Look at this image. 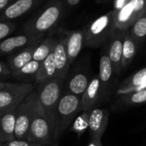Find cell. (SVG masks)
<instances>
[{"mask_svg": "<svg viewBox=\"0 0 146 146\" xmlns=\"http://www.w3.org/2000/svg\"><path fill=\"white\" fill-rule=\"evenodd\" d=\"M116 31L113 11H111L108 13L97 17L85 28L84 30L85 46L98 47L107 40L112 38Z\"/></svg>", "mask_w": 146, "mask_h": 146, "instance_id": "4", "label": "cell"}, {"mask_svg": "<svg viewBox=\"0 0 146 146\" xmlns=\"http://www.w3.org/2000/svg\"><path fill=\"white\" fill-rule=\"evenodd\" d=\"M146 90V66L125 79L118 89V96H125L131 93Z\"/></svg>", "mask_w": 146, "mask_h": 146, "instance_id": "15", "label": "cell"}, {"mask_svg": "<svg viewBox=\"0 0 146 146\" xmlns=\"http://www.w3.org/2000/svg\"><path fill=\"white\" fill-rule=\"evenodd\" d=\"M16 0H0V13H2L9 5H11Z\"/></svg>", "mask_w": 146, "mask_h": 146, "instance_id": "31", "label": "cell"}, {"mask_svg": "<svg viewBox=\"0 0 146 146\" xmlns=\"http://www.w3.org/2000/svg\"><path fill=\"white\" fill-rule=\"evenodd\" d=\"M5 112H4V111H1V110H0V117H1L4 113H5Z\"/></svg>", "mask_w": 146, "mask_h": 146, "instance_id": "38", "label": "cell"}, {"mask_svg": "<svg viewBox=\"0 0 146 146\" xmlns=\"http://www.w3.org/2000/svg\"><path fill=\"white\" fill-rule=\"evenodd\" d=\"M35 90L32 84L13 83L0 91V110L8 112L17 108Z\"/></svg>", "mask_w": 146, "mask_h": 146, "instance_id": "8", "label": "cell"}, {"mask_svg": "<svg viewBox=\"0 0 146 146\" xmlns=\"http://www.w3.org/2000/svg\"><path fill=\"white\" fill-rule=\"evenodd\" d=\"M16 29V24L11 22L0 23V41L7 38Z\"/></svg>", "mask_w": 146, "mask_h": 146, "instance_id": "28", "label": "cell"}, {"mask_svg": "<svg viewBox=\"0 0 146 146\" xmlns=\"http://www.w3.org/2000/svg\"><path fill=\"white\" fill-rule=\"evenodd\" d=\"M108 111L102 108H94L90 115V139H102L108 123Z\"/></svg>", "mask_w": 146, "mask_h": 146, "instance_id": "14", "label": "cell"}, {"mask_svg": "<svg viewBox=\"0 0 146 146\" xmlns=\"http://www.w3.org/2000/svg\"><path fill=\"white\" fill-rule=\"evenodd\" d=\"M90 112H82V113L75 119L71 125V131H74L78 137H80L87 129H89L90 124Z\"/></svg>", "mask_w": 146, "mask_h": 146, "instance_id": "25", "label": "cell"}, {"mask_svg": "<svg viewBox=\"0 0 146 146\" xmlns=\"http://www.w3.org/2000/svg\"><path fill=\"white\" fill-rule=\"evenodd\" d=\"M114 75L113 68L109 58L108 50L102 52L100 58L99 64V78L102 87V97L104 98V96L108 92V90L111 88L112 80Z\"/></svg>", "mask_w": 146, "mask_h": 146, "instance_id": "16", "label": "cell"}, {"mask_svg": "<svg viewBox=\"0 0 146 146\" xmlns=\"http://www.w3.org/2000/svg\"><path fill=\"white\" fill-rule=\"evenodd\" d=\"M66 52L70 64L74 61L79 55L84 43V32L83 30L67 31L65 33Z\"/></svg>", "mask_w": 146, "mask_h": 146, "instance_id": "17", "label": "cell"}, {"mask_svg": "<svg viewBox=\"0 0 146 146\" xmlns=\"http://www.w3.org/2000/svg\"><path fill=\"white\" fill-rule=\"evenodd\" d=\"M64 80L56 77L52 80L38 85L39 88L36 90L42 109L54 126L57 107L64 94Z\"/></svg>", "mask_w": 146, "mask_h": 146, "instance_id": "5", "label": "cell"}, {"mask_svg": "<svg viewBox=\"0 0 146 146\" xmlns=\"http://www.w3.org/2000/svg\"><path fill=\"white\" fill-rule=\"evenodd\" d=\"M64 11L63 0H50L40 12L25 23L23 34L45 35L55 28L62 19Z\"/></svg>", "mask_w": 146, "mask_h": 146, "instance_id": "1", "label": "cell"}, {"mask_svg": "<svg viewBox=\"0 0 146 146\" xmlns=\"http://www.w3.org/2000/svg\"><path fill=\"white\" fill-rule=\"evenodd\" d=\"M81 112V97L66 91L58 104L55 117V140L75 120Z\"/></svg>", "mask_w": 146, "mask_h": 146, "instance_id": "3", "label": "cell"}, {"mask_svg": "<svg viewBox=\"0 0 146 146\" xmlns=\"http://www.w3.org/2000/svg\"><path fill=\"white\" fill-rule=\"evenodd\" d=\"M45 35L23 34L7 37L0 41V57L11 55L23 48L37 46L44 40Z\"/></svg>", "mask_w": 146, "mask_h": 146, "instance_id": "9", "label": "cell"}, {"mask_svg": "<svg viewBox=\"0 0 146 146\" xmlns=\"http://www.w3.org/2000/svg\"><path fill=\"white\" fill-rule=\"evenodd\" d=\"M33 146H48V145H44V144H40V143H33ZM50 146H57V143H54L53 144H52Z\"/></svg>", "mask_w": 146, "mask_h": 146, "instance_id": "36", "label": "cell"}, {"mask_svg": "<svg viewBox=\"0 0 146 146\" xmlns=\"http://www.w3.org/2000/svg\"><path fill=\"white\" fill-rule=\"evenodd\" d=\"M121 102L125 105H137L146 102V90L123 96Z\"/></svg>", "mask_w": 146, "mask_h": 146, "instance_id": "27", "label": "cell"}, {"mask_svg": "<svg viewBox=\"0 0 146 146\" xmlns=\"http://www.w3.org/2000/svg\"><path fill=\"white\" fill-rule=\"evenodd\" d=\"M125 32L116 31L111 38L110 45L108 48V53L111 60L114 75L119 76L122 68V53Z\"/></svg>", "mask_w": 146, "mask_h": 146, "instance_id": "12", "label": "cell"}, {"mask_svg": "<svg viewBox=\"0 0 146 146\" xmlns=\"http://www.w3.org/2000/svg\"><path fill=\"white\" fill-rule=\"evenodd\" d=\"M13 83L12 82H5V81H0V91L5 90V88L11 86Z\"/></svg>", "mask_w": 146, "mask_h": 146, "instance_id": "35", "label": "cell"}, {"mask_svg": "<svg viewBox=\"0 0 146 146\" xmlns=\"http://www.w3.org/2000/svg\"><path fill=\"white\" fill-rule=\"evenodd\" d=\"M102 98V87L98 75L94 76L81 97V112L92 111Z\"/></svg>", "mask_w": 146, "mask_h": 146, "instance_id": "13", "label": "cell"}, {"mask_svg": "<svg viewBox=\"0 0 146 146\" xmlns=\"http://www.w3.org/2000/svg\"><path fill=\"white\" fill-rule=\"evenodd\" d=\"M40 62L33 59L26 65H24L12 78L23 82V84H30L29 83V81L31 80L35 81L37 72L40 69Z\"/></svg>", "mask_w": 146, "mask_h": 146, "instance_id": "24", "label": "cell"}, {"mask_svg": "<svg viewBox=\"0 0 146 146\" xmlns=\"http://www.w3.org/2000/svg\"><path fill=\"white\" fill-rule=\"evenodd\" d=\"M4 145V143H2L1 141H0V146H3Z\"/></svg>", "mask_w": 146, "mask_h": 146, "instance_id": "39", "label": "cell"}, {"mask_svg": "<svg viewBox=\"0 0 146 146\" xmlns=\"http://www.w3.org/2000/svg\"><path fill=\"white\" fill-rule=\"evenodd\" d=\"M39 96L36 90L29 94L27 98L16 109L15 137L16 139L27 140L34 110Z\"/></svg>", "mask_w": 146, "mask_h": 146, "instance_id": "7", "label": "cell"}, {"mask_svg": "<svg viewBox=\"0 0 146 146\" xmlns=\"http://www.w3.org/2000/svg\"><path fill=\"white\" fill-rule=\"evenodd\" d=\"M137 43L133 39L130 32H125V38L123 42V53H122V68L127 67L133 60L137 52Z\"/></svg>", "mask_w": 146, "mask_h": 146, "instance_id": "22", "label": "cell"}, {"mask_svg": "<svg viewBox=\"0 0 146 146\" xmlns=\"http://www.w3.org/2000/svg\"><path fill=\"white\" fill-rule=\"evenodd\" d=\"M129 1H131V0H114V5H113V11H116V10L122 8Z\"/></svg>", "mask_w": 146, "mask_h": 146, "instance_id": "32", "label": "cell"}, {"mask_svg": "<svg viewBox=\"0 0 146 146\" xmlns=\"http://www.w3.org/2000/svg\"><path fill=\"white\" fill-rule=\"evenodd\" d=\"M129 32L137 44L146 38V13L131 27Z\"/></svg>", "mask_w": 146, "mask_h": 146, "instance_id": "26", "label": "cell"}, {"mask_svg": "<svg viewBox=\"0 0 146 146\" xmlns=\"http://www.w3.org/2000/svg\"><path fill=\"white\" fill-rule=\"evenodd\" d=\"M88 146H103L102 143V140L98 138L90 139V143H88Z\"/></svg>", "mask_w": 146, "mask_h": 146, "instance_id": "33", "label": "cell"}, {"mask_svg": "<svg viewBox=\"0 0 146 146\" xmlns=\"http://www.w3.org/2000/svg\"><path fill=\"white\" fill-rule=\"evenodd\" d=\"M12 78V74L7 62L0 60V81L1 79Z\"/></svg>", "mask_w": 146, "mask_h": 146, "instance_id": "29", "label": "cell"}, {"mask_svg": "<svg viewBox=\"0 0 146 146\" xmlns=\"http://www.w3.org/2000/svg\"><path fill=\"white\" fill-rule=\"evenodd\" d=\"M27 140L34 143H40L48 146L56 143L55 126L44 113L39 98L34 110Z\"/></svg>", "mask_w": 146, "mask_h": 146, "instance_id": "2", "label": "cell"}, {"mask_svg": "<svg viewBox=\"0 0 146 146\" xmlns=\"http://www.w3.org/2000/svg\"><path fill=\"white\" fill-rule=\"evenodd\" d=\"M112 11L116 30L125 32L146 13V0H131L122 8Z\"/></svg>", "mask_w": 146, "mask_h": 146, "instance_id": "6", "label": "cell"}, {"mask_svg": "<svg viewBox=\"0 0 146 146\" xmlns=\"http://www.w3.org/2000/svg\"><path fill=\"white\" fill-rule=\"evenodd\" d=\"M3 146H33V143L23 139H14L8 143H5Z\"/></svg>", "mask_w": 146, "mask_h": 146, "instance_id": "30", "label": "cell"}, {"mask_svg": "<svg viewBox=\"0 0 146 146\" xmlns=\"http://www.w3.org/2000/svg\"><path fill=\"white\" fill-rule=\"evenodd\" d=\"M42 1L43 0H16L0 13V23L11 22V20L23 17Z\"/></svg>", "mask_w": 146, "mask_h": 146, "instance_id": "10", "label": "cell"}, {"mask_svg": "<svg viewBox=\"0 0 146 146\" xmlns=\"http://www.w3.org/2000/svg\"><path fill=\"white\" fill-rule=\"evenodd\" d=\"M108 1H109V0H98L99 3H105V2H108Z\"/></svg>", "mask_w": 146, "mask_h": 146, "instance_id": "37", "label": "cell"}, {"mask_svg": "<svg viewBox=\"0 0 146 146\" xmlns=\"http://www.w3.org/2000/svg\"><path fill=\"white\" fill-rule=\"evenodd\" d=\"M57 42V37L52 35L45 38L35 48L33 55V59L38 62H42L53 51Z\"/></svg>", "mask_w": 146, "mask_h": 146, "instance_id": "23", "label": "cell"}, {"mask_svg": "<svg viewBox=\"0 0 146 146\" xmlns=\"http://www.w3.org/2000/svg\"><path fill=\"white\" fill-rule=\"evenodd\" d=\"M37 46H32L23 48L8 56L7 63L11 69L12 78L24 65H26L28 63L33 60L34 52Z\"/></svg>", "mask_w": 146, "mask_h": 146, "instance_id": "18", "label": "cell"}, {"mask_svg": "<svg viewBox=\"0 0 146 146\" xmlns=\"http://www.w3.org/2000/svg\"><path fill=\"white\" fill-rule=\"evenodd\" d=\"M66 5L70 7H73V6H76L79 4L80 0H64Z\"/></svg>", "mask_w": 146, "mask_h": 146, "instance_id": "34", "label": "cell"}, {"mask_svg": "<svg viewBox=\"0 0 146 146\" xmlns=\"http://www.w3.org/2000/svg\"><path fill=\"white\" fill-rule=\"evenodd\" d=\"M16 109L5 112L0 117V141L8 143L16 139L15 137Z\"/></svg>", "mask_w": 146, "mask_h": 146, "instance_id": "21", "label": "cell"}, {"mask_svg": "<svg viewBox=\"0 0 146 146\" xmlns=\"http://www.w3.org/2000/svg\"><path fill=\"white\" fill-rule=\"evenodd\" d=\"M89 75L85 70H78L72 74L67 84V91L72 95L82 97L90 83Z\"/></svg>", "mask_w": 146, "mask_h": 146, "instance_id": "20", "label": "cell"}, {"mask_svg": "<svg viewBox=\"0 0 146 146\" xmlns=\"http://www.w3.org/2000/svg\"><path fill=\"white\" fill-rule=\"evenodd\" d=\"M57 68V78L65 80L70 69V62L66 52L65 34L57 37V42L53 49Z\"/></svg>", "mask_w": 146, "mask_h": 146, "instance_id": "11", "label": "cell"}, {"mask_svg": "<svg viewBox=\"0 0 146 146\" xmlns=\"http://www.w3.org/2000/svg\"><path fill=\"white\" fill-rule=\"evenodd\" d=\"M57 77V68L53 51L40 63V69L35 79V84L40 85Z\"/></svg>", "mask_w": 146, "mask_h": 146, "instance_id": "19", "label": "cell"}]
</instances>
